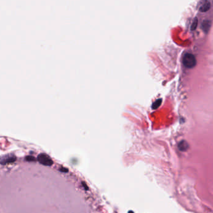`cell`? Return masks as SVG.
<instances>
[{"instance_id":"6da1fadb","label":"cell","mask_w":213,"mask_h":213,"mask_svg":"<svg viewBox=\"0 0 213 213\" xmlns=\"http://www.w3.org/2000/svg\"><path fill=\"white\" fill-rule=\"evenodd\" d=\"M196 59L194 54L192 53H186L183 56L182 63L184 66L188 68H193L196 65Z\"/></svg>"},{"instance_id":"7a4b0ae2","label":"cell","mask_w":213,"mask_h":213,"mask_svg":"<svg viewBox=\"0 0 213 213\" xmlns=\"http://www.w3.org/2000/svg\"><path fill=\"white\" fill-rule=\"evenodd\" d=\"M38 161L39 163L41 164L46 166H51L53 164V161L51 159L50 156L45 153H41L38 156L37 158Z\"/></svg>"},{"instance_id":"3957f363","label":"cell","mask_w":213,"mask_h":213,"mask_svg":"<svg viewBox=\"0 0 213 213\" xmlns=\"http://www.w3.org/2000/svg\"><path fill=\"white\" fill-rule=\"evenodd\" d=\"M16 160H17V158L14 155H12V154L6 155V156L2 157L1 164L4 165V164H6L8 163H13L16 161Z\"/></svg>"},{"instance_id":"277c9868","label":"cell","mask_w":213,"mask_h":213,"mask_svg":"<svg viewBox=\"0 0 213 213\" xmlns=\"http://www.w3.org/2000/svg\"><path fill=\"white\" fill-rule=\"evenodd\" d=\"M211 8V3L208 1H203L201 2V4L199 5V11L205 13L207 12Z\"/></svg>"},{"instance_id":"5b68a950","label":"cell","mask_w":213,"mask_h":213,"mask_svg":"<svg viewBox=\"0 0 213 213\" xmlns=\"http://www.w3.org/2000/svg\"><path fill=\"white\" fill-rule=\"evenodd\" d=\"M178 149L181 151H186L188 148H189V144L188 143V142L185 140L181 141L179 144H178Z\"/></svg>"},{"instance_id":"8992f818","label":"cell","mask_w":213,"mask_h":213,"mask_svg":"<svg viewBox=\"0 0 213 213\" xmlns=\"http://www.w3.org/2000/svg\"><path fill=\"white\" fill-rule=\"evenodd\" d=\"M211 21H210L209 20H204L203 21V23H202V28L203 30L205 31V32H207L209 28L211 27Z\"/></svg>"},{"instance_id":"52a82bcc","label":"cell","mask_w":213,"mask_h":213,"mask_svg":"<svg viewBox=\"0 0 213 213\" xmlns=\"http://www.w3.org/2000/svg\"><path fill=\"white\" fill-rule=\"evenodd\" d=\"M161 103H162V99H157L153 104H152V108L153 109H157L158 108L160 105H161Z\"/></svg>"},{"instance_id":"ba28073f","label":"cell","mask_w":213,"mask_h":213,"mask_svg":"<svg viewBox=\"0 0 213 213\" xmlns=\"http://www.w3.org/2000/svg\"><path fill=\"white\" fill-rule=\"evenodd\" d=\"M198 24V19L197 18H195L191 24V30L192 31H194L196 29V28Z\"/></svg>"},{"instance_id":"9c48e42d","label":"cell","mask_w":213,"mask_h":213,"mask_svg":"<svg viewBox=\"0 0 213 213\" xmlns=\"http://www.w3.org/2000/svg\"><path fill=\"white\" fill-rule=\"evenodd\" d=\"M26 160L28 161H33L35 160V158L33 157V156H28L26 158Z\"/></svg>"},{"instance_id":"30bf717a","label":"cell","mask_w":213,"mask_h":213,"mask_svg":"<svg viewBox=\"0 0 213 213\" xmlns=\"http://www.w3.org/2000/svg\"><path fill=\"white\" fill-rule=\"evenodd\" d=\"M128 213H134L133 211H130Z\"/></svg>"}]
</instances>
